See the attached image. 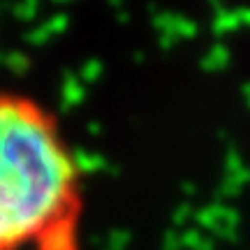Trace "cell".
Returning a JSON list of instances; mask_svg holds the SVG:
<instances>
[{"label":"cell","instance_id":"6da1fadb","mask_svg":"<svg viewBox=\"0 0 250 250\" xmlns=\"http://www.w3.org/2000/svg\"><path fill=\"white\" fill-rule=\"evenodd\" d=\"M81 169L56 118L35 100L0 90V250L40 248L79 229Z\"/></svg>","mask_w":250,"mask_h":250}]
</instances>
